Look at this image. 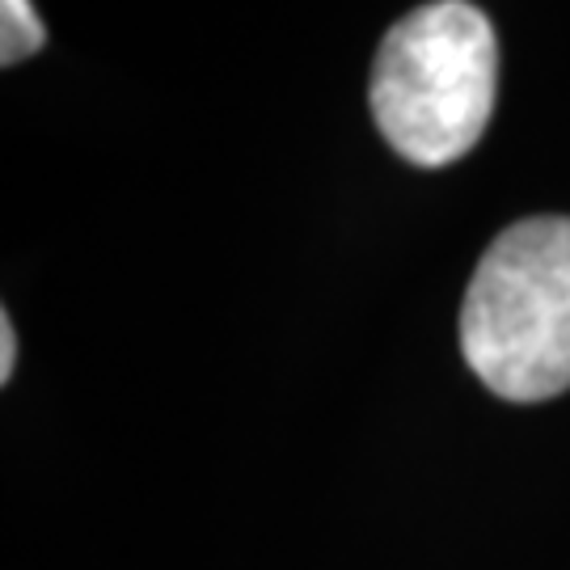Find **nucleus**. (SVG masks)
Here are the masks:
<instances>
[{
    "mask_svg": "<svg viewBox=\"0 0 570 570\" xmlns=\"http://www.w3.org/2000/svg\"><path fill=\"white\" fill-rule=\"evenodd\" d=\"M461 351L503 402H546L570 389V216L503 228L461 305Z\"/></svg>",
    "mask_w": 570,
    "mask_h": 570,
    "instance_id": "1",
    "label": "nucleus"
},
{
    "mask_svg": "<svg viewBox=\"0 0 570 570\" xmlns=\"http://www.w3.org/2000/svg\"><path fill=\"white\" fill-rule=\"evenodd\" d=\"M499 42L490 18L469 0H431L376 47L372 119L406 161L423 169L461 161L494 115Z\"/></svg>",
    "mask_w": 570,
    "mask_h": 570,
    "instance_id": "2",
    "label": "nucleus"
},
{
    "mask_svg": "<svg viewBox=\"0 0 570 570\" xmlns=\"http://www.w3.org/2000/svg\"><path fill=\"white\" fill-rule=\"evenodd\" d=\"M0 63L13 68L18 60L35 56L42 42H47V30H42L39 13L30 9V0H0Z\"/></svg>",
    "mask_w": 570,
    "mask_h": 570,
    "instance_id": "3",
    "label": "nucleus"
},
{
    "mask_svg": "<svg viewBox=\"0 0 570 570\" xmlns=\"http://www.w3.org/2000/svg\"><path fill=\"white\" fill-rule=\"evenodd\" d=\"M13 364H18V330L9 322V313L0 317V381H13Z\"/></svg>",
    "mask_w": 570,
    "mask_h": 570,
    "instance_id": "4",
    "label": "nucleus"
}]
</instances>
